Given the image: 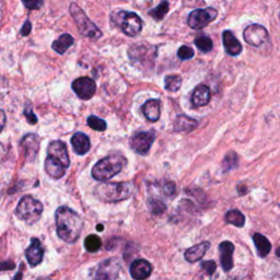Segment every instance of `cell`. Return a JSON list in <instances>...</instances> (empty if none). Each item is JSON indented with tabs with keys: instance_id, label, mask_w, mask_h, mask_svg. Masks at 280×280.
I'll return each mask as SVG.
<instances>
[{
	"instance_id": "obj_27",
	"label": "cell",
	"mask_w": 280,
	"mask_h": 280,
	"mask_svg": "<svg viewBox=\"0 0 280 280\" xmlns=\"http://www.w3.org/2000/svg\"><path fill=\"white\" fill-rule=\"evenodd\" d=\"M165 84L168 91L176 92L177 90H180V88L182 86V78L179 74H170V76L166 77Z\"/></svg>"
},
{
	"instance_id": "obj_13",
	"label": "cell",
	"mask_w": 280,
	"mask_h": 280,
	"mask_svg": "<svg viewBox=\"0 0 280 280\" xmlns=\"http://www.w3.org/2000/svg\"><path fill=\"white\" fill-rule=\"evenodd\" d=\"M25 257L28 259V262L32 267L42 263L44 257V249L38 238L36 237L32 238L31 245L25 251Z\"/></svg>"
},
{
	"instance_id": "obj_16",
	"label": "cell",
	"mask_w": 280,
	"mask_h": 280,
	"mask_svg": "<svg viewBox=\"0 0 280 280\" xmlns=\"http://www.w3.org/2000/svg\"><path fill=\"white\" fill-rule=\"evenodd\" d=\"M21 147L23 149L24 154L26 155V158L30 160H33L38 152L39 138L34 134L26 135L21 141Z\"/></svg>"
},
{
	"instance_id": "obj_46",
	"label": "cell",
	"mask_w": 280,
	"mask_h": 280,
	"mask_svg": "<svg viewBox=\"0 0 280 280\" xmlns=\"http://www.w3.org/2000/svg\"><path fill=\"white\" fill-rule=\"evenodd\" d=\"M279 19H280V16H279Z\"/></svg>"
},
{
	"instance_id": "obj_26",
	"label": "cell",
	"mask_w": 280,
	"mask_h": 280,
	"mask_svg": "<svg viewBox=\"0 0 280 280\" xmlns=\"http://www.w3.org/2000/svg\"><path fill=\"white\" fill-rule=\"evenodd\" d=\"M225 222L233 224L237 228H242L245 224V217L238 210H230L225 214Z\"/></svg>"
},
{
	"instance_id": "obj_18",
	"label": "cell",
	"mask_w": 280,
	"mask_h": 280,
	"mask_svg": "<svg viewBox=\"0 0 280 280\" xmlns=\"http://www.w3.org/2000/svg\"><path fill=\"white\" fill-rule=\"evenodd\" d=\"M210 97V89L205 85H199L195 88V90L193 92L192 103L195 107L205 106L209 103Z\"/></svg>"
},
{
	"instance_id": "obj_7",
	"label": "cell",
	"mask_w": 280,
	"mask_h": 280,
	"mask_svg": "<svg viewBox=\"0 0 280 280\" xmlns=\"http://www.w3.org/2000/svg\"><path fill=\"white\" fill-rule=\"evenodd\" d=\"M245 42L254 47H261L269 42V33L261 24H250L243 32Z\"/></svg>"
},
{
	"instance_id": "obj_6",
	"label": "cell",
	"mask_w": 280,
	"mask_h": 280,
	"mask_svg": "<svg viewBox=\"0 0 280 280\" xmlns=\"http://www.w3.org/2000/svg\"><path fill=\"white\" fill-rule=\"evenodd\" d=\"M69 11L78 26L79 32L84 36L93 39H98L102 36V32L100 31V29L87 17L84 10L77 4L72 3L69 7Z\"/></svg>"
},
{
	"instance_id": "obj_33",
	"label": "cell",
	"mask_w": 280,
	"mask_h": 280,
	"mask_svg": "<svg viewBox=\"0 0 280 280\" xmlns=\"http://www.w3.org/2000/svg\"><path fill=\"white\" fill-rule=\"evenodd\" d=\"M149 205H150V208H151L152 214H154V215H161L165 213V210L167 209V206L161 201L151 199L150 201Z\"/></svg>"
},
{
	"instance_id": "obj_44",
	"label": "cell",
	"mask_w": 280,
	"mask_h": 280,
	"mask_svg": "<svg viewBox=\"0 0 280 280\" xmlns=\"http://www.w3.org/2000/svg\"><path fill=\"white\" fill-rule=\"evenodd\" d=\"M276 255H277L278 257H280V249H278V250L276 251Z\"/></svg>"
},
{
	"instance_id": "obj_12",
	"label": "cell",
	"mask_w": 280,
	"mask_h": 280,
	"mask_svg": "<svg viewBox=\"0 0 280 280\" xmlns=\"http://www.w3.org/2000/svg\"><path fill=\"white\" fill-rule=\"evenodd\" d=\"M47 152H49V156H52V158L59 161L66 169L70 166L69 155H68L66 145L63 141L55 140L51 142L49 149H47Z\"/></svg>"
},
{
	"instance_id": "obj_24",
	"label": "cell",
	"mask_w": 280,
	"mask_h": 280,
	"mask_svg": "<svg viewBox=\"0 0 280 280\" xmlns=\"http://www.w3.org/2000/svg\"><path fill=\"white\" fill-rule=\"evenodd\" d=\"M253 241L255 243V247L257 249L259 256L265 257L269 254V252L271 250V244L267 237L261 233H255L253 235Z\"/></svg>"
},
{
	"instance_id": "obj_39",
	"label": "cell",
	"mask_w": 280,
	"mask_h": 280,
	"mask_svg": "<svg viewBox=\"0 0 280 280\" xmlns=\"http://www.w3.org/2000/svg\"><path fill=\"white\" fill-rule=\"evenodd\" d=\"M31 29H32V24H31V22L29 21V20H26V21L23 24V26H22V29H21V35H23V36L29 35L30 32H31Z\"/></svg>"
},
{
	"instance_id": "obj_36",
	"label": "cell",
	"mask_w": 280,
	"mask_h": 280,
	"mask_svg": "<svg viewBox=\"0 0 280 280\" xmlns=\"http://www.w3.org/2000/svg\"><path fill=\"white\" fill-rule=\"evenodd\" d=\"M202 268L206 271V274L208 276H211L214 275V272L216 271V268H217V265L214 261H207V262H203L202 263Z\"/></svg>"
},
{
	"instance_id": "obj_14",
	"label": "cell",
	"mask_w": 280,
	"mask_h": 280,
	"mask_svg": "<svg viewBox=\"0 0 280 280\" xmlns=\"http://www.w3.org/2000/svg\"><path fill=\"white\" fill-rule=\"evenodd\" d=\"M152 272V265L146 259H136L131 265V275L135 280H145Z\"/></svg>"
},
{
	"instance_id": "obj_2",
	"label": "cell",
	"mask_w": 280,
	"mask_h": 280,
	"mask_svg": "<svg viewBox=\"0 0 280 280\" xmlns=\"http://www.w3.org/2000/svg\"><path fill=\"white\" fill-rule=\"evenodd\" d=\"M134 192L132 182L122 183H103L94 189V194L100 201L104 203H117L131 197Z\"/></svg>"
},
{
	"instance_id": "obj_30",
	"label": "cell",
	"mask_w": 280,
	"mask_h": 280,
	"mask_svg": "<svg viewBox=\"0 0 280 280\" xmlns=\"http://www.w3.org/2000/svg\"><path fill=\"white\" fill-rule=\"evenodd\" d=\"M238 163V158L237 154L235 152H230L227 155L222 162V168L224 172H228V171H231L232 169H234L237 167Z\"/></svg>"
},
{
	"instance_id": "obj_19",
	"label": "cell",
	"mask_w": 280,
	"mask_h": 280,
	"mask_svg": "<svg viewBox=\"0 0 280 280\" xmlns=\"http://www.w3.org/2000/svg\"><path fill=\"white\" fill-rule=\"evenodd\" d=\"M71 145L74 152L80 155L88 153V151L90 150V147H91L90 139H89L88 136L84 133L74 134L71 138Z\"/></svg>"
},
{
	"instance_id": "obj_4",
	"label": "cell",
	"mask_w": 280,
	"mask_h": 280,
	"mask_svg": "<svg viewBox=\"0 0 280 280\" xmlns=\"http://www.w3.org/2000/svg\"><path fill=\"white\" fill-rule=\"evenodd\" d=\"M42 203L30 195L23 196L20 199L16 209V215L18 216L19 219H21L28 224L36 223L41 219V217H42Z\"/></svg>"
},
{
	"instance_id": "obj_23",
	"label": "cell",
	"mask_w": 280,
	"mask_h": 280,
	"mask_svg": "<svg viewBox=\"0 0 280 280\" xmlns=\"http://www.w3.org/2000/svg\"><path fill=\"white\" fill-rule=\"evenodd\" d=\"M197 126V122L193 118L188 117L186 115H180L174 123V131L182 133V132H190L195 129Z\"/></svg>"
},
{
	"instance_id": "obj_5",
	"label": "cell",
	"mask_w": 280,
	"mask_h": 280,
	"mask_svg": "<svg viewBox=\"0 0 280 280\" xmlns=\"http://www.w3.org/2000/svg\"><path fill=\"white\" fill-rule=\"evenodd\" d=\"M112 21L127 36H137L142 29L141 19L135 12L118 11L113 13Z\"/></svg>"
},
{
	"instance_id": "obj_42",
	"label": "cell",
	"mask_w": 280,
	"mask_h": 280,
	"mask_svg": "<svg viewBox=\"0 0 280 280\" xmlns=\"http://www.w3.org/2000/svg\"><path fill=\"white\" fill-rule=\"evenodd\" d=\"M2 115H3V124H2V126L4 127V126H5V121H6V116H5V113H4V112L2 113Z\"/></svg>"
},
{
	"instance_id": "obj_34",
	"label": "cell",
	"mask_w": 280,
	"mask_h": 280,
	"mask_svg": "<svg viewBox=\"0 0 280 280\" xmlns=\"http://www.w3.org/2000/svg\"><path fill=\"white\" fill-rule=\"evenodd\" d=\"M195 55V52L193 49H190L189 46H181L179 52H177V56H179L182 60H187V59H190L193 58Z\"/></svg>"
},
{
	"instance_id": "obj_21",
	"label": "cell",
	"mask_w": 280,
	"mask_h": 280,
	"mask_svg": "<svg viewBox=\"0 0 280 280\" xmlns=\"http://www.w3.org/2000/svg\"><path fill=\"white\" fill-rule=\"evenodd\" d=\"M210 248V243L209 242H202L199 244L195 245V247L189 248L185 252V259L189 263H196L198 261H201L203 256L206 254V252Z\"/></svg>"
},
{
	"instance_id": "obj_10",
	"label": "cell",
	"mask_w": 280,
	"mask_h": 280,
	"mask_svg": "<svg viewBox=\"0 0 280 280\" xmlns=\"http://www.w3.org/2000/svg\"><path fill=\"white\" fill-rule=\"evenodd\" d=\"M72 90L76 92L80 99L89 100L94 95L95 90H97V85L91 78L81 77L73 81Z\"/></svg>"
},
{
	"instance_id": "obj_8",
	"label": "cell",
	"mask_w": 280,
	"mask_h": 280,
	"mask_svg": "<svg viewBox=\"0 0 280 280\" xmlns=\"http://www.w3.org/2000/svg\"><path fill=\"white\" fill-rule=\"evenodd\" d=\"M218 16V11L214 8L197 9L188 16V25L194 30H201L213 22Z\"/></svg>"
},
{
	"instance_id": "obj_38",
	"label": "cell",
	"mask_w": 280,
	"mask_h": 280,
	"mask_svg": "<svg viewBox=\"0 0 280 280\" xmlns=\"http://www.w3.org/2000/svg\"><path fill=\"white\" fill-rule=\"evenodd\" d=\"M24 116L26 117V119H28V122L30 123V124H36L37 123V117L36 115L34 114L32 112V110H30V108H25L24 110Z\"/></svg>"
},
{
	"instance_id": "obj_9",
	"label": "cell",
	"mask_w": 280,
	"mask_h": 280,
	"mask_svg": "<svg viewBox=\"0 0 280 280\" xmlns=\"http://www.w3.org/2000/svg\"><path fill=\"white\" fill-rule=\"evenodd\" d=\"M154 139L155 135L153 132H143L135 136L131 141V146L136 153L145 155L149 152Z\"/></svg>"
},
{
	"instance_id": "obj_15",
	"label": "cell",
	"mask_w": 280,
	"mask_h": 280,
	"mask_svg": "<svg viewBox=\"0 0 280 280\" xmlns=\"http://www.w3.org/2000/svg\"><path fill=\"white\" fill-rule=\"evenodd\" d=\"M234 245L229 241H224L219 245L221 266L224 271H229L233 267Z\"/></svg>"
},
{
	"instance_id": "obj_31",
	"label": "cell",
	"mask_w": 280,
	"mask_h": 280,
	"mask_svg": "<svg viewBox=\"0 0 280 280\" xmlns=\"http://www.w3.org/2000/svg\"><path fill=\"white\" fill-rule=\"evenodd\" d=\"M195 45L197 46V49L204 52V53H208L211 50H213V41H211L208 36H201L197 37L195 39Z\"/></svg>"
},
{
	"instance_id": "obj_43",
	"label": "cell",
	"mask_w": 280,
	"mask_h": 280,
	"mask_svg": "<svg viewBox=\"0 0 280 280\" xmlns=\"http://www.w3.org/2000/svg\"><path fill=\"white\" fill-rule=\"evenodd\" d=\"M98 230H99V231H102V230H103V225H102V224H99V225H98Z\"/></svg>"
},
{
	"instance_id": "obj_22",
	"label": "cell",
	"mask_w": 280,
	"mask_h": 280,
	"mask_svg": "<svg viewBox=\"0 0 280 280\" xmlns=\"http://www.w3.org/2000/svg\"><path fill=\"white\" fill-rule=\"evenodd\" d=\"M45 171L53 179L58 180L65 175L66 168L56 159L52 158V156H47L45 160Z\"/></svg>"
},
{
	"instance_id": "obj_17",
	"label": "cell",
	"mask_w": 280,
	"mask_h": 280,
	"mask_svg": "<svg viewBox=\"0 0 280 280\" xmlns=\"http://www.w3.org/2000/svg\"><path fill=\"white\" fill-rule=\"evenodd\" d=\"M223 46L225 51L231 56H237L242 52V44L231 31H224L222 34Z\"/></svg>"
},
{
	"instance_id": "obj_11",
	"label": "cell",
	"mask_w": 280,
	"mask_h": 280,
	"mask_svg": "<svg viewBox=\"0 0 280 280\" xmlns=\"http://www.w3.org/2000/svg\"><path fill=\"white\" fill-rule=\"evenodd\" d=\"M119 264L115 258L107 259L102 263L97 271V280H117L119 274Z\"/></svg>"
},
{
	"instance_id": "obj_41",
	"label": "cell",
	"mask_w": 280,
	"mask_h": 280,
	"mask_svg": "<svg viewBox=\"0 0 280 280\" xmlns=\"http://www.w3.org/2000/svg\"><path fill=\"white\" fill-rule=\"evenodd\" d=\"M22 279V272L19 271L18 274L15 276V278H13V280H21Z\"/></svg>"
},
{
	"instance_id": "obj_28",
	"label": "cell",
	"mask_w": 280,
	"mask_h": 280,
	"mask_svg": "<svg viewBox=\"0 0 280 280\" xmlns=\"http://www.w3.org/2000/svg\"><path fill=\"white\" fill-rule=\"evenodd\" d=\"M101 247H102V241L98 235L90 234L86 237L85 248L88 252H90V253L98 252L101 249Z\"/></svg>"
},
{
	"instance_id": "obj_37",
	"label": "cell",
	"mask_w": 280,
	"mask_h": 280,
	"mask_svg": "<svg viewBox=\"0 0 280 280\" xmlns=\"http://www.w3.org/2000/svg\"><path fill=\"white\" fill-rule=\"evenodd\" d=\"M22 3L28 9L37 10L43 5V0H22Z\"/></svg>"
},
{
	"instance_id": "obj_3",
	"label": "cell",
	"mask_w": 280,
	"mask_h": 280,
	"mask_svg": "<svg viewBox=\"0 0 280 280\" xmlns=\"http://www.w3.org/2000/svg\"><path fill=\"white\" fill-rule=\"evenodd\" d=\"M126 158L121 154H112L100 160L92 169V176L94 180L105 182L111 180L113 176L118 174L126 166Z\"/></svg>"
},
{
	"instance_id": "obj_1",
	"label": "cell",
	"mask_w": 280,
	"mask_h": 280,
	"mask_svg": "<svg viewBox=\"0 0 280 280\" xmlns=\"http://www.w3.org/2000/svg\"><path fill=\"white\" fill-rule=\"evenodd\" d=\"M55 220L57 234L61 240L67 243H73L78 240L83 231L84 221L76 211L61 206L56 210Z\"/></svg>"
},
{
	"instance_id": "obj_29",
	"label": "cell",
	"mask_w": 280,
	"mask_h": 280,
	"mask_svg": "<svg viewBox=\"0 0 280 280\" xmlns=\"http://www.w3.org/2000/svg\"><path fill=\"white\" fill-rule=\"evenodd\" d=\"M168 12H169V3L161 2L158 7H155L154 9L149 11V15L151 16L154 20H162L166 17Z\"/></svg>"
},
{
	"instance_id": "obj_32",
	"label": "cell",
	"mask_w": 280,
	"mask_h": 280,
	"mask_svg": "<svg viewBox=\"0 0 280 280\" xmlns=\"http://www.w3.org/2000/svg\"><path fill=\"white\" fill-rule=\"evenodd\" d=\"M88 125L90 126L92 129H94V131H98V132H104L106 129L105 121L97 117V116H93V115L88 118Z\"/></svg>"
},
{
	"instance_id": "obj_35",
	"label": "cell",
	"mask_w": 280,
	"mask_h": 280,
	"mask_svg": "<svg viewBox=\"0 0 280 280\" xmlns=\"http://www.w3.org/2000/svg\"><path fill=\"white\" fill-rule=\"evenodd\" d=\"M162 193L167 197H172L176 193V186L173 182H167L161 187Z\"/></svg>"
},
{
	"instance_id": "obj_25",
	"label": "cell",
	"mask_w": 280,
	"mask_h": 280,
	"mask_svg": "<svg viewBox=\"0 0 280 280\" xmlns=\"http://www.w3.org/2000/svg\"><path fill=\"white\" fill-rule=\"evenodd\" d=\"M72 44H73V37L69 35V34H64V35H61L58 39H56L55 42H53L52 47L56 53L65 54Z\"/></svg>"
},
{
	"instance_id": "obj_20",
	"label": "cell",
	"mask_w": 280,
	"mask_h": 280,
	"mask_svg": "<svg viewBox=\"0 0 280 280\" xmlns=\"http://www.w3.org/2000/svg\"><path fill=\"white\" fill-rule=\"evenodd\" d=\"M142 114L150 122L159 121L161 115V104L159 100H150L147 101L141 107Z\"/></svg>"
},
{
	"instance_id": "obj_45",
	"label": "cell",
	"mask_w": 280,
	"mask_h": 280,
	"mask_svg": "<svg viewBox=\"0 0 280 280\" xmlns=\"http://www.w3.org/2000/svg\"><path fill=\"white\" fill-rule=\"evenodd\" d=\"M39 280H51V279H49V278H45V279H44V278H43V279H39Z\"/></svg>"
},
{
	"instance_id": "obj_40",
	"label": "cell",
	"mask_w": 280,
	"mask_h": 280,
	"mask_svg": "<svg viewBox=\"0 0 280 280\" xmlns=\"http://www.w3.org/2000/svg\"><path fill=\"white\" fill-rule=\"evenodd\" d=\"M9 262H5V263H3V269L5 270L6 268H10V269H12V268H15V264H11L10 266H9V264H8Z\"/></svg>"
}]
</instances>
